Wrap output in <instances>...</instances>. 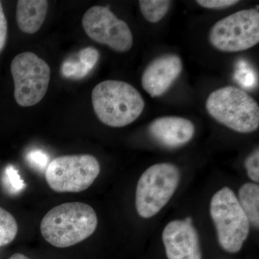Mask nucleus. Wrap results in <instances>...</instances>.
I'll return each mask as SVG.
<instances>
[{
    "label": "nucleus",
    "instance_id": "f8f14e48",
    "mask_svg": "<svg viewBox=\"0 0 259 259\" xmlns=\"http://www.w3.org/2000/svg\"><path fill=\"white\" fill-rule=\"evenodd\" d=\"M195 128L190 120L184 117H162L148 126V133L153 140L164 147L176 148L193 139Z\"/></svg>",
    "mask_w": 259,
    "mask_h": 259
},
{
    "label": "nucleus",
    "instance_id": "f257e3e1",
    "mask_svg": "<svg viewBox=\"0 0 259 259\" xmlns=\"http://www.w3.org/2000/svg\"><path fill=\"white\" fill-rule=\"evenodd\" d=\"M98 219L95 209L83 202H68L49 210L40 223L42 238L57 248L84 241L95 231Z\"/></svg>",
    "mask_w": 259,
    "mask_h": 259
},
{
    "label": "nucleus",
    "instance_id": "6e6552de",
    "mask_svg": "<svg viewBox=\"0 0 259 259\" xmlns=\"http://www.w3.org/2000/svg\"><path fill=\"white\" fill-rule=\"evenodd\" d=\"M14 96L21 107L36 105L45 96L51 79V69L45 61L31 52H24L12 61Z\"/></svg>",
    "mask_w": 259,
    "mask_h": 259
},
{
    "label": "nucleus",
    "instance_id": "9d476101",
    "mask_svg": "<svg viewBox=\"0 0 259 259\" xmlns=\"http://www.w3.org/2000/svg\"><path fill=\"white\" fill-rule=\"evenodd\" d=\"M162 240L168 259H201L198 233L192 218L168 223L163 229Z\"/></svg>",
    "mask_w": 259,
    "mask_h": 259
},
{
    "label": "nucleus",
    "instance_id": "aec40b11",
    "mask_svg": "<svg viewBox=\"0 0 259 259\" xmlns=\"http://www.w3.org/2000/svg\"><path fill=\"white\" fill-rule=\"evenodd\" d=\"M239 3L238 0H197V3L207 9H223Z\"/></svg>",
    "mask_w": 259,
    "mask_h": 259
},
{
    "label": "nucleus",
    "instance_id": "f03ea898",
    "mask_svg": "<svg viewBox=\"0 0 259 259\" xmlns=\"http://www.w3.org/2000/svg\"><path fill=\"white\" fill-rule=\"evenodd\" d=\"M94 110L102 123L113 127L128 125L142 114L145 101L132 85L117 80H106L93 89Z\"/></svg>",
    "mask_w": 259,
    "mask_h": 259
},
{
    "label": "nucleus",
    "instance_id": "412c9836",
    "mask_svg": "<svg viewBox=\"0 0 259 259\" xmlns=\"http://www.w3.org/2000/svg\"><path fill=\"white\" fill-rule=\"evenodd\" d=\"M7 36H8V23L3 5L0 2V52L4 49L6 44Z\"/></svg>",
    "mask_w": 259,
    "mask_h": 259
},
{
    "label": "nucleus",
    "instance_id": "4468645a",
    "mask_svg": "<svg viewBox=\"0 0 259 259\" xmlns=\"http://www.w3.org/2000/svg\"><path fill=\"white\" fill-rule=\"evenodd\" d=\"M100 59V53L93 47H87L80 50L72 57L62 63L61 73L65 78L81 79L88 76L95 67Z\"/></svg>",
    "mask_w": 259,
    "mask_h": 259
},
{
    "label": "nucleus",
    "instance_id": "20e7f679",
    "mask_svg": "<svg viewBox=\"0 0 259 259\" xmlns=\"http://www.w3.org/2000/svg\"><path fill=\"white\" fill-rule=\"evenodd\" d=\"M210 214L221 246L228 253L240 251L249 235L250 223L231 188L223 187L213 195Z\"/></svg>",
    "mask_w": 259,
    "mask_h": 259
},
{
    "label": "nucleus",
    "instance_id": "423d86ee",
    "mask_svg": "<svg viewBox=\"0 0 259 259\" xmlns=\"http://www.w3.org/2000/svg\"><path fill=\"white\" fill-rule=\"evenodd\" d=\"M100 173V164L93 155H66L48 165L46 180L56 192H81L88 190Z\"/></svg>",
    "mask_w": 259,
    "mask_h": 259
},
{
    "label": "nucleus",
    "instance_id": "7ed1b4c3",
    "mask_svg": "<svg viewBox=\"0 0 259 259\" xmlns=\"http://www.w3.org/2000/svg\"><path fill=\"white\" fill-rule=\"evenodd\" d=\"M206 109L219 123L236 132L250 134L258 129V103L241 89L228 86L212 92Z\"/></svg>",
    "mask_w": 259,
    "mask_h": 259
},
{
    "label": "nucleus",
    "instance_id": "39448f33",
    "mask_svg": "<svg viewBox=\"0 0 259 259\" xmlns=\"http://www.w3.org/2000/svg\"><path fill=\"white\" fill-rule=\"evenodd\" d=\"M180 177V169L172 163H156L147 168L136 187L138 214L145 219L158 214L176 192Z\"/></svg>",
    "mask_w": 259,
    "mask_h": 259
},
{
    "label": "nucleus",
    "instance_id": "dca6fc26",
    "mask_svg": "<svg viewBox=\"0 0 259 259\" xmlns=\"http://www.w3.org/2000/svg\"><path fill=\"white\" fill-rule=\"evenodd\" d=\"M171 2L168 0H141L139 1L140 10L147 21L156 23L169 10Z\"/></svg>",
    "mask_w": 259,
    "mask_h": 259
},
{
    "label": "nucleus",
    "instance_id": "a211bd4d",
    "mask_svg": "<svg viewBox=\"0 0 259 259\" xmlns=\"http://www.w3.org/2000/svg\"><path fill=\"white\" fill-rule=\"evenodd\" d=\"M235 79L243 88H252L256 83V75L245 61L238 62Z\"/></svg>",
    "mask_w": 259,
    "mask_h": 259
},
{
    "label": "nucleus",
    "instance_id": "1a4fd4ad",
    "mask_svg": "<svg viewBox=\"0 0 259 259\" xmlns=\"http://www.w3.org/2000/svg\"><path fill=\"white\" fill-rule=\"evenodd\" d=\"M82 26L92 40L117 52H127L134 44V35L128 25L105 7L90 8L83 15Z\"/></svg>",
    "mask_w": 259,
    "mask_h": 259
},
{
    "label": "nucleus",
    "instance_id": "ddd939ff",
    "mask_svg": "<svg viewBox=\"0 0 259 259\" xmlns=\"http://www.w3.org/2000/svg\"><path fill=\"white\" fill-rule=\"evenodd\" d=\"M49 3L45 0H20L17 4L16 20L20 30L33 34L41 28L47 17Z\"/></svg>",
    "mask_w": 259,
    "mask_h": 259
},
{
    "label": "nucleus",
    "instance_id": "4be33fe9",
    "mask_svg": "<svg viewBox=\"0 0 259 259\" xmlns=\"http://www.w3.org/2000/svg\"><path fill=\"white\" fill-rule=\"evenodd\" d=\"M9 259H30L26 255L22 254V253H15L12 255Z\"/></svg>",
    "mask_w": 259,
    "mask_h": 259
},
{
    "label": "nucleus",
    "instance_id": "6ab92c4d",
    "mask_svg": "<svg viewBox=\"0 0 259 259\" xmlns=\"http://www.w3.org/2000/svg\"><path fill=\"white\" fill-rule=\"evenodd\" d=\"M245 168L248 176L254 182H259V151L258 148L250 153L245 161Z\"/></svg>",
    "mask_w": 259,
    "mask_h": 259
},
{
    "label": "nucleus",
    "instance_id": "f3484780",
    "mask_svg": "<svg viewBox=\"0 0 259 259\" xmlns=\"http://www.w3.org/2000/svg\"><path fill=\"white\" fill-rule=\"evenodd\" d=\"M18 231L16 220L8 211L0 207V247L13 241Z\"/></svg>",
    "mask_w": 259,
    "mask_h": 259
},
{
    "label": "nucleus",
    "instance_id": "9b49d317",
    "mask_svg": "<svg viewBox=\"0 0 259 259\" xmlns=\"http://www.w3.org/2000/svg\"><path fill=\"white\" fill-rule=\"evenodd\" d=\"M182 71V61L175 54H166L156 58L146 66L141 84L151 97L161 96L176 81Z\"/></svg>",
    "mask_w": 259,
    "mask_h": 259
},
{
    "label": "nucleus",
    "instance_id": "0eeeda50",
    "mask_svg": "<svg viewBox=\"0 0 259 259\" xmlns=\"http://www.w3.org/2000/svg\"><path fill=\"white\" fill-rule=\"evenodd\" d=\"M209 41L214 49L236 53L254 47L259 42V13L243 10L221 19L213 25Z\"/></svg>",
    "mask_w": 259,
    "mask_h": 259
},
{
    "label": "nucleus",
    "instance_id": "2eb2a0df",
    "mask_svg": "<svg viewBox=\"0 0 259 259\" xmlns=\"http://www.w3.org/2000/svg\"><path fill=\"white\" fill-rule=\"evenodd\" d=\"M238 202L249 221L250 225L259 227V186L245 183L238 190Z\"/></svg>",
    "mask_w": 259,
    "mask_h": 259
}]
</instances>
